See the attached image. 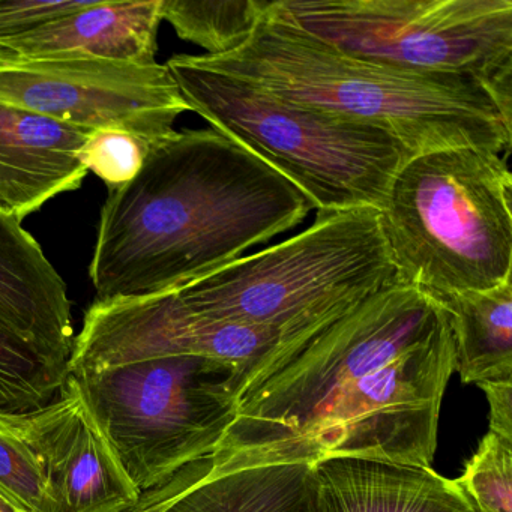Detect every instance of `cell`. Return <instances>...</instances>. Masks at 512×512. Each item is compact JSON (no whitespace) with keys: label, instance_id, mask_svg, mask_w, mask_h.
Wrapping results in <instances>:
<instances>
[{"label":"cell","instance_id":"6","mask_svg":"<svg viewBox=\"0 0 512 512\" xmlns=\"http://www.w3.org/2000/svg\"><path fill=\"white\" fill-rule=\"evenodd\" d=\"M398 283L373 208L317 212L304 232L170 290L188 310L283 332Z\"/></svg>","mask_w":512,"mask_h":512},{"label":"cell","instance_id":"7","mask_svg":"<svg viewBox=\"0 0 512 512\" xmlns=\"http://www.w3.org/2000/svg\"><path fill=\"white\" fill-rule=\"evenodd\" d=\"M269 10L347 55L478 80L512 118V0H271Z\"/></svg>","mask_w":512,"mask_h":512},{"label":"cell","instance_id":"22","mask_svg":"<svg viewBox=\"0 0 512 512\" xmlns=\"http://www.w3.org/2000/svg\"><path fill=\"white\" fill-rule=\"evenodd\" d=\"M91 0H0V43L88 7Z\"/></svg>","mask_w":512,"mask_h":512},{"label":"cell","instance_id":"12","mask_svg":"<svg viewBox=\"0 0 512 512\" xmlns=\"http://www.w3.org/2000/svg\"><path fill=\"white\" fill-rule=\"evenodd\" d=\"M91 133L0 103V215L22 224L49 200L79 190Z\"/></svg>","mask_w":512,"mask_h":512},{"label":"cell","instance_id":"5","mask_svg":"<svg viewBox=\"0 0 512 512\" xmlns=\"http://www.w3.org/2000/svg\"><path fill=\"white\" fill-rule=\"evenodd\" d=\"M511 205L500 154L461 146L410 157L379 211L398 283L442 296L511 280Z\"/></svg>","mask_w":512,"mask_h":512},{"label":"cell","instance_id":"19","mask_svg":"<svg viewBox=\"0 0 512 512\" xmlns=\"http://www.w3.org/2000/svg\"><path fill=\"white\" fill-rule=\"evenodd\" d=\"M67 377L59 376L31 347L0 325V412L25 413L53 400Z\"/></svg>","mask_w":512,"mask_h":512},{"label":"cell","instance_id":"1","mask_svg":"<svg viewBox=\"0 0 512 512\" xmlns=\"http://www.w3.org/2000/svg\"><path fill=\"white\" fill-rule=\"evenodd\" d=\"M455 365L448 314L406 284L283 332L239 379L212 472L332 457L431 467Z\"/></svg>","mask_w":512,"mask_h":512},{"label":"cell","instance_id":"18","mask_svg":"<svg viewBox=\"0 0 512 512\" xmlns=\"http://www.w3.org/2000/svg\"><path fill=\"white\" fill-rule=\"evenodd\" d=\"M25 413L0 412V494L28 512H56L40 455L26 433Z\"/></svg>","mask_w":512,"mask_h":512},{"label":"cell","instance_id":"16","mask_svg":"<svg viewBox=\"0 0 512 512\" xmlns=\"http://www.w3.org/2000/svg\"><path fill=\"white\" fill-rule=\"evenodd\" d=\"M430 298L448 314L461 380L512 382V278L481 292Z\"/></svg>","mask_w":512,"mask_h":512},{"label":"cell","instance_id":"23","mask_svg":"<svg viewBox=\"0 0 512 512\" xmlns=\"http://www.w3.org/2000/svg\"><path fill=\"white\" fill-rule=\"evenodd\" d=\"M490 403V431L512 439V382L479 383Z\"/></svg>","mask_w":512,"mask_h":512},{"label":"cell","instance_id":"20","mask_svg":"<svg viewBox=\"0 0 512 512\" xmlns=\"http://www.w3.org/2000/svg\"><path fill=\"white\" fill-rule=\"evenodd\" d=\"M479 512H512V439L488 431L455 479Z\"/></svg>","mask_w":512,"mask_h":512},{"label":"cell","instance_id":"13","mask_svg":"<svg viewBox=\"0 0 512 512\" xmlns=\"http://www.w3.org/2000/svg\"><path fill=\"white\" fill-rule=\"evenodd\" d=\"M125 512H319V506L313 464H268L214 473L212 457H205L140 493Z\"/></svg>","mask_w":512,"mask_h":512},{"label":"cell","instance_id":"8","mask_svg":"<svg viewBox=\"0 0 512 512\" xmlns=\"http://www.w3.org/2000/svg\"><path fill=\"white\" fill-rule=\"evenodd\" d=\"M242 371L205 356H158L76 377L140 493L211 457L235 419Z\"/></svg>","mask_w":512,"mask_h":512},{"label":"cell","instance_id":"4","mask_svg":"<svg viewBox=\"0 0 512 512\" xmlns=\"http://www.w3.org/2000/svg\"><path fill=\"white\" fill-rule=\"evenodd\" d=\"M190 112L292 182L317 212L380 211L413 157L391 134L281 100L194 55L167 61Z\"/></svg>","mask_w":512,"mask_h":512},{"label":"cell","instance_id":"2","mask_svg":"<svg viewBox=\"0 0 512 512\" xmlns=\"http://www.w3.org/2000/svg\"><path fill=\"white\" fill-rule=\"evenodd\" d=\"M304 194L214 128L173 131L109 190L89 277L97 299L146 298L205 277L298 227Z\"/></svg>","mask_w":512,"mask_h":512},{"label":"cell","instance_id":"17","mask_svg":"<svg viewBox=\"0 0 512 512\" xmlns=\"http://www.w3.org/2000/svg\"><path fill=\"white\" fill-rule=\"evenodd\" d=\"M269 0H163V20L181 40L223 56L239 49L265 16Z\"/></svg>","mask_w":512,"mask_h":512},{"label":"cell","instance_id":"24","mask_svg":"<svg viewBox=\"0 0 512 512\" xmlns=\"http://www.w3.org/2000/svg\"><path fill=\"white\" fill-rule=\"evenodd\" d=\"M0 512H28L25 509L20 508L16 503L11 502L10 499L0 494Z\"/></svg>","mask_w":512,"mask_h":512},{"label":"cell","instance_id":"21","mask_svg":"<svg viewBox=\"0 0 512 512\" xmlns=\"http://www.w3.org/2000/svg\"><path fill=\"white\" fill-rule=\"evenodd\" d=\"M151 148L128 131L101 130L89 134L79 157L88 172L115 190L136 178Z\"/></svg>","mask_w":512,"mask_h":512},{"label":"cell","instance_id":"10","mask_svg":"<svg viewBox=\"0 0 512 512\" xmlns=\"http://www.w3.org/2000/svg\"><path fill=\"white\" fill-rule=\"evenodd\" d=\"M56 512H125L140 490L95 418L82 385L68 374L50 403L25 413Z\"/></svg>","mask_w":512,"mask_h":512},{"label":"cell","instance_id":"15","mask_svg":"<svg viewBox=\"0 0 512 512\" xmlns=\"http://www.w3.org/2000/svg\"><path fill=\"white\" fill-rule=\"evenodd\" d=\"M313 479L319 512H479L455 479L418 464L332 457Z\"/></svg>","mask_w":512,"mask_h":512},{"label":"cell","instance_id":"14","mask_svg":"<svg viewBox=\"0 0 512 512\" xmlns=\"http://www.w3.org/2000/svg\"><path fill=\"white\" fill-rule=\"evenodd\" d=\"M163 0L95 2L50 20L0 52L20 59L94 58L134 65L157 64Z\"/></svg>","mask_w":512,"mask_h":512},{"label":"cell","instance_id":"11","mask_svg":"<svg viewBox=\"0 0 512 512\" xmlns=\"http://www.w3.org/2000/svg\"><path fill=\"white\" fill-rule=\"evenodd\" d=\"M0 325L68 377L74 325L67 284L37 239L0 215Z\"/></svg>","mask_w":512,"mask_h":512},{"label":"cell","instance_id":"9","mask_svg":"<svg viewBox=\"0 0 512 512\" xmlns=\"http://www.w3.org/2000/svg\"><path fill=\"white\" fill-rule=\"evenodd\" d=\"M0 103L85 133L128 131L151 146L170 136L176 119L190 112L166 64L20 59L2 52Z\"/></svg>","mask_w":512,"mask_h":512},{"label":"cell","instance_id":"3","mask_svg":"<svg viewBox=\"0 0 512 512\" xmlns=\"http://www.w3.org/2000/svg\"><path fill=\"white\" fill-rule=\"evenodd\" d=\"M269 7L239 49L196 61L281 100L379 128L413 157L461 146L500 155L511 148L512 118L478 80L347 55L278 19Z\"/></svg>","mask_w":512,"mask_h":512}]
</instances>
